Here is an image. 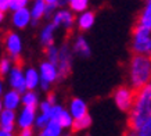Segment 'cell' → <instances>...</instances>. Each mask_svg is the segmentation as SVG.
I'll list each match as a JSON object with an SVG mask.
<instances>
[{"instance_id":"cell-26","label":"cell","mask_w":151,"mask_h":136,"mask_svg":"<svg viewBox=\"0 0 151 136\" xmlns=\"http://www.w3.org/2000/svg\"><path fill=\"white\" fill-rule=\"evenodd\" d=\"M13 67V59L11 57H3L0 60V77H7Z\"/></svg>"},{"instance_id":"cell-38","label":"cell","mask_w":151,"mask_h":136,"mask_svg":"<svg viewBox=\"0 0 151 136\" xmlns=\"http://www.w3.org/2000/svg\"><path fill=\"white\" fill-rule=\"evenodd\" d=\"M3 20H4V10L0 9V24L3 22Z\"/></svg>"},{"instance_id":"cell-17","label":"cell","mask_w":151,"mask_h":136,"mask_svg":"<svg viewBox=\"0 0 151 136\" xmlns=\"http://www.w3.org/2000/svg\"><path fill=\"white\" fill-rule=\"evenodd\" d=\"M31 14H32V24L33 27H36L40 22V20L46 18V10H47V3L46 0H33L32 6H31Z\"/></svg>"},{"instance_id":"cell-29","label":"cell","mask_w":151,"mask_h":136,"mask_svg":"<svg viewBox=\"0 0 151 136\" xmlns=\"http://www.w3.org/2000/svg\"><path fill=\"white\" fill-rule=\"evenodd\" d=\"M29 4V0H10V6L9 10L11 11H15V10L24 9V7H28Z\"/></svg>"},{"instance_id":"cell-32","label":"cell","mask_w":151,"mask_h":136,"mask_svg":"<svg viewBox=\"0 0 151 136\" xmlns=\"http://www.w3.org/2000/svg\"><path fill=\"white\" fill-rule=\"evenodd\" d=\"M46 100H49L51 104H57V95H55L54 92H49V93H47Z\"/></svg>"},{"instance_id":"cell-12","label":"cell","mask_w":151,"mask_h":136,"mask_svg":"<svg viewBox=\"0 0 151 136\" xmlns=\"http://www.w3.org/2000/svg\"><path fill=\"white\" fill-rule=\"evenodd\" d=\"M11 24H13L17 29H25V28H28L31 24H32V14H31V10L28 9V7H24V9L13 11Z\"/></svg>"},{"instance_id":"cell-14","label":"cell","mask_w":151,"mask_h":136,"mask_svg":"<svg viewBox=\"0 0 151 136\" xmlns=\"http://www.w3.org/2000/svg\"><path fill=\"white\" fill-rule=\"evenodd\" d=\"M1 101H3L4 109L17 111L19 106H22V93L15 89H10V90L4 92V95L1 96Z\"/></svg>"},{"instance_id":"cell-9","label":"cell","mask_w":151,"mask_h":136,"mask_svg":"<svg viewBox=\"0 0 151 136\" xmlns=\"http://www.w3.org/2000/svg\"><path fill=\"white\" fill-rule=\"evenodd\" d=\"M7 81H9V85L11 89H15V90L24 92L27 90V81H25V69H22L21 65L15 64L11 71L7 75Z\"/></svg>"},{"instance_id":"cell-34","label":"cell","mask_w":151,"mask_h":136,"mask_svg":"<svg viewBox=\"0 0 151 136\" xmlns=\"http://www.w3.org/2000/svg\"><path fill=\"white\" fill-rule=\"evenodd\" d=\"M0 136H15V135H14V132H11V131L0 129Z\"/></svg>"},{"instance_id":"cell-16","label":"cell","mask_w":151,"mask_h":136,"mask_svg":"<svg viewBox=\"0 0 151 136\" xmlns=\"http://www.w3.org/2000/svg\"><path fill=\"white\" fill-rule=\"evenodd\" d=\"M55 32H57V27L51 21L47 22L46 25H43V28L40 29V33H39V42H40V45L45 49L51 45H54Z\"/></svg>"},{"instance_id":"cell-20","label":"cell","mask_w":151,"mask_h":136,"mask_svg":"<svg viewBox=\"0 0 151 136\" xmlns=\"http://www.w3.org/2000/svg\"><path fill=\"white\" fill-rule=\"evenodd\" d=\"M25 81H27V89L36 90L40 86V72L39 69L33 67H28L25 69Z\"/></svg>"},{"instance_id":"cell-30","label":"cell","mask_w":151,"mask_h":136,"mask_svg":"<svg viewBox=\"0 0 151 136\" xmlns=\"http://www.w3.org/2000/svg\"><path fill=\"white\" fill-rule=\"evenodd\" d=\"M137 133L140 136H151V117L147 118L146 122H144L142 127L139 128Z\"/></svg>"},{"instance_id":"cell-31","label":"cell","mask_w":151,"mask_h":136,"mask_svg":"<svg viewBox=\"0 0 151 136\" xmlns=\"http://www.w3.org/2000/svg\"><path fill=\"white\" fill-rule=\"evenodd\" d=\"M18 136H33V129L32 128H24L19 131Z\"/></svg>"},{"instance_id":"cell-36","label":"cell","mask_w":151,"mask_h":136,"mask_svg":"<svg viewBox=\"0 0 151 136\" xmlns=\"http://www.w3.org/2000/svg\"><path fill=\"white\" fill-rule=\"evenodd\" d=\"M60 1L61 0H46L47 4H53V6H57V7H60Z\"/></svg>"},{"instance_id":"cell-5","label":"cell","mask_w":151,"mask_h":136,"mask_svg":"<svg viewBox=\"0 0 151 136\" xmlns=\"http://www.w3.org/2000/svg\"><path fill=\"white\" fill-rule=\"evenodd\" d=\"M39 72H40V86L39 88L43 92H50L51 86L57 81H60V74L57 65L54 63L49 61L47 59L40 63Z\"/></svg>"},{"instance_id":"cell-27","label":"cell","mask_w":151,"mask_h":136,"mask_svg":"<svg viewBox=\"0 0 151 136\" xmlns=\"http://www.w3.org/2000/svg\"><path fill=\"white\" fill-rule=\"evenodd\" d=\"M45 54H46V59L51 63H54L57 65V61H58V54H60V47H57L55 45H51L49 47L45 49Z\"/></svg>"},{"instance_id":"cell-7","label":"cell","mask_w":151,"mask_h":136,"mask_svg":"<svg viewBox=\"0 0 151 136\" xmlns=\"http://www.w3.org/2000/svg\"><path fill=\"white\" fill-rule=\"evenodd\" d=\"M73 14L75 13L69 9H57L50 20L57 27V29L69 32L73 28V25H76V18H75Z\"/></svg>"},{"instance_id":"cell-15","label":"cell","mask_w":151,"mask_h":136,"mask_svg":"<svg viewBox=\"0 0 151 136\" xmlns=\"http://www.w3.org/2000/svg\"><path fill=\"white\" fill-rule=\"evenodd\" d=\"M68 111L71 113L73 119H78V118H82L89 114V107H87V103L83 99L72 97L68 103Z\"/></svg>"},{"instance_id":"cell-33","label":"cell","mask_w":151,"mask_h":136,"mask_svg":"<svg viewBox=\"0 0 151 136\" xmlns=\"http://www.w3.org/2000/svg\"><path fill=\"white\" fill-rule=\"evenodd\" d=\"M9 6H10V0H0V9L7 11L9 10Z\"/></svg>"},{"instance_id":"cell-40","label":"cell","mask_w":151,"mask_h":136,"mask_svg":"<svg viewBox=\"0 0 151 136\" xmlns=\"http://www.w3.org/2000/svg\"><path fill=\"white\" fill-rule=\"evenodd\" d=\"M61 136H72V135H71V133H63Z\"/></svg>"},{"instance_id":"cell-25","label":"cell","mask_w":151,"mask_h":136,"mask_svg":"<svg viewBox=\"0 0 151 136\" xmlns=\"http://www.w3.org/2000/svg\"><path fill=\"white\" fill-rule=\"evenodd\" d=\"M89 1L90 0H68V7L72 10L73 13H83L86 11L89 7Z\"/></svg>"},{"instance_id":"cell-4","label":"cell","mask_w":151,"mask_h":136,"mask_svg":"<svg viewBox=\"0 0 151 136\" xmlns=\"http://www.w3.org/2000/svg\"><path fill=\"white\" fill-rule=\"evenodd\" d=\"M134 97H136V90L130 85L116 88L114 90V95H112L115 107L119 111H122V113H129L130 111L133 101H134Z\"/></svg>"},{"instance_id":"cell-37","label":"cell","mask_w":151,"mask_h":136,"mask_svg":"<svg viewBox=\"0 0 151 136\" xmlns=\"http://www.w3.org/2000/svg\"><path fill=\"white\" fill-rule=\"evenodd\" d=\"M122 136H140V135H139L137 132L130 131V129H129V131H128V132H125V133H124V135H122Z\"/></svg>"},{"instance_id":"cell-24","label":"cell","mask_w":151,"mask_h":136,"mask_svg":"<svg viewBox=\"0 0 151 136\" xmlns=\"http://www.w3.org/2000/svg\"><path fill=\"white\" fill-rule=\"evenodd\" d=\"M40 104V99L35 90H27L22 93V106H31V107H39Z\"/></svg>"},{"instance_id":"cell-21","label":"cell","mask_w":151,"mask_h":136,"mask_svg":"<svg viewBox=\"0 0 151 136\" xmlns=\"http://www.w3.org/2000/svg\"><path fill=\"white\" fill-rule=\"evenodd\" d=\"M63 133H64V128L60 125L58 121L50 119L45 127L39 129V135L37 136H61Z\"/></svg>"},{"instance_id":"cell-22","label":"cell","mask_w":151,"mask_h":136,"mask_svg":"<svg viewBox=\"0 0 151 136\" xmlns=\"http://www.w3.org/2000/svg\"><path fill=\"white\" fill-rule=\"evenodd\" d=\"M136 25L151 29V0H144V7L136 20Z\"/></svg>"},{"instance_id":"cell-28","label":"cell","mask_w":151,"mask_h":136,"mask_svg":"<svg viewBox=\"0 0 151 136\" xmlns=\"http://www.w3.org/2000/svg\"><path fill=\"white\" fill-rule=\"evenodd\" d=\"M51 119V111L50 113H45V111H39L37 113V117H36V122H35V127L37 129H40L46 125L49 121Z\"/></svg>"},{"instance_id":"cell-2","label":"cell","mask_w":151,"mask_h":136,"mask_svg":"<svg viewBox=\"0 0 151 136\" xmlns=\"http://www.w3.org/2000/svg\"><path fill=\"white\" fill-rule=\"evenodd\" d=\"M129 85L139 90L151 83V57L142 54H133L128 64Z\"/></svg>"},{"instance_id":"cell-10","label":"cell","mask_w":151,"mask_h":136,"mask_svg":"<svg viewBox=\"0 0 151 136\" xmlns=\"http://www.w3.org/2000/svg\"><path fill=\"white\" fill-rule=\"evenodd\" d=\"M37 117V107H31V106H22L17 115V125L19 129L24 128H33L36 122Z\"/></svg>"},{"instance_id":"cell-6","label":"cell","mask_w":151,"mask_h":136,"mask_svg":"<svg viewBox=\"0 0 151 136\" xmlns=\"http://www.w3.org/2000/svg\"><path fill=\"white\" fill-rule=\"evenodd\" d=\"M72 64H73V51L72 46H69L68 43L60 47V54H58V61H57V68H58L60 74V81H64L71 75L72 71Z\"/></svg>"},{"instance_id":"cell-11","label":"cell","mask_w":151,"mask_h":136,"mask_svg":"<svg viewBox=\"0 0 151 136\" xmlns=\"http://www.w3.org/2000/svg\"><path fill=\"white\" fill-rule=\"evenodd\" d=\"M51 119L58 121L60 125L64 129H72L73 121H75L71 113L68 111V109H64L60 104H54L51 107Z\"/></svg>"},{"instance_id":"cell-3","label":"cell","mask_w":151,"mask_h":136,"mask_svg":"<svg viewBox=\"0 0 151 136\" xmlns=\"http://www.w3.org/2000/svg\"><path fill=\"white\" fill-rule=\"evenodd\" d=\"M130 50L133 54L151 57V29L134 24L130 36Z\"/></svg>"},{"instance_id":"cell-13","label":"cell","mask_w":151,"mask_h":136,"mask_svg":"<svg viewBox=\"0 0 151 136\" xmlns=\"http://www.w3.org/2000/svg\"><path fill=\"white\" fill-rule=\"evenodd\" d=\"M72 51L73 54L81 59H89L92 54V47H90L89 41L83 35H78V36H75L72 42Z\"/></svg>"},{"instance_id":"cell-23","label":"cell","mask_w":151,"mask_h":136,"mask_svg":"<svg viewBox=\"0 0 151 136\" xmlns=\"http://www.w3.org/2000/svg\"><path fill=\"white\" fill-rule=\"evenodd\" d=\"M92 122H93V119H92V117H90V114H87L85 117L78 118V119L73 121L72 131L73 132H85L92 127Z\"/></svg>"},{"instance_id":"cell-39","label":"cell","mask_w":151,"mask_h":136,"mask_svg":"<svg viewBox=\"0 0 151 136\" xmlns=\"http://www.w3.org/2000/svg\"><path fill=\"white\" fill-rule=\"evenodd\" d=\"M3 109H4V106H3V101H1V99H0V113L3 111Z\"/></svg>"},{"instance_id":"cell-1","label":"cell","mask_w":151,"mask_h":136,"mask_svg":"<svg viewBox=\"0 0 151 136\" xmlns=\"http://www.w3.org/2000/svg\"><path fill=\"white\" fill-rule=\"evenodd\" d=\"M128 114V129L137 132L147 118L151 117V83L136 90V97Z\"/></svg>"},{"instance_id":"cell-8","label":"cell","mask_w":151,"mask_h":136,"mask_svg":"<svg viewBox=\"0 0 151 136\" xmlns=\"http://www.w3.org/2000/svg\"><path fill=\"white\" fill-rule=\"evenodd\" d=\"M22 39L18 33L15 32H9L4 38V49L7 51L9 57L13 59V61L18 63V60L21 59V54H22Z\"/></svg>"},{"instance_id":"cell-18","label":"cell","mask_w":151,"mask_h":136,"mask_svg":"<svg viewBox=\"0 0 151 136\" xmlns=\"http://www.w3.org/2000/svg\"><path fill=\"white\" fill-rule=\"evenodd\" d=\"M15 127H17V113L14 110L3 109V111L0 113V129L14 132Z\"/></svg>"},{"instance_id":"cell-19","label":"cell","mask_w":151,"mask_h":136,"mask_svg":"<svg viewBox=\"0 0 151 136\" xmlns=\"http://www.w3.org/2000/svg\"><path fill=\"white\" fill-rule=\"evenodd\" d=\"M94 22H96V14L90 10L79 13V17L76 18V27L81 32H87L89 29H92Z\"/></svg>"},{"instance_id":"cell-35","label":"cell","mask_w":151,"mask_h":136,"mask_svg":"<svg viewBox=\"0 0 151 136\" xmlns=\"http://www.w3.org/2000/svg\"><path fill=\"white\" fill-rule=\"evenodd\" d=\"M3 95H4V83H3V79L0 77V99H1Z\"/></svg>"}]
</instances>
